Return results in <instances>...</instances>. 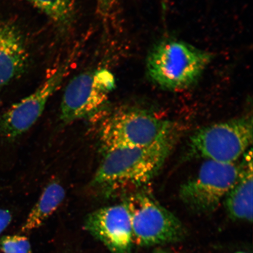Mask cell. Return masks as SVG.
<instances>
[{"instance_id":"9","label":"cell","mask_w":253,"mask_h":253,"mask_svg":"<svg viewBox=\"0 0 253 253\" xmlns=\"http://www.w3.org/2000/svg\"><path fill=\"white\" fill-rule=\"evenodd\" d=\"M84 227L111 253H132L133 235L130 217L125 204L93 211L85 219Z\"/></svg>"},{"instance_id":"4","label":"cell","mask_w":253,"mask_h":253,"mask_svg":"<svg viewBox=\"0 0 253 253\" xmlns=\"http://www.w3.org/2000/svg\"><path fill=\"white\" fill-rule=\"evenodd\" d=\"M253 123L252 117L248 116L198 129L190 138V156L220 163H236L251 148Z\"/></svg>"},{"instance_id":"16","label":"cell","mask_w":253,"mask_h":253,"mask_svg":"<svg viewBox=\"0 0 253 253\" xmlns=\"http://www.w3.org/2000/svg\"><path fill=\"white\" fill-rule=\"evenodd\" d=\"M12 214L10 211L5 209H0V235L10 224Z\"/></svg>"},{"instance_id":"6","label":"cell","mask_w":253,"mask_h":253,"mask_svg":"<svg viewBox=\"0 0 253 253\" xmlns=\"http://www.w3.org/2000/svg\"><path fill=\"white\" fill-rule=\"evenodd\" d=\"M239 164L206 160L196 175L181 186L183 203L196 213L213 212L232 188L238 176Z\"/></svg>"},{"instance_id":"2","label":"cell","mask_w":253,"mask_h":253,"mask_svg":"<svg viewBox=\"0 0 253 253\" xmlns=\"http://www.w3.org/2000/svg\"><path fill=\"white\" fill-rule=\"evenodd\" d=\"M175 141V134H173L149 146L106 150L94 177L93 184H145L160 171L172 150Z\"/></svg>"},{"instance_id":"15","label":"cell","mask_w":253,"mask_h":253,"mask_svg":"<svg viewBox=\"0 0 253 253\" xmlns=\"http://www.w3.org/2000/svg\"><path fill=\"white\" fill-rule=\"evenodd\" d=\"M118 0H96L97 11L103 18H108L112 13Z\"/></svg>"},{"instance_id":"13","label":"cell","mask_w":253,"mask_h":253,"mask_svg":"<svg viewBox=\"0 0 253 253\" xmlns=\"http://www.w3.org/2000/svg\"><path fill=\"white\" fill-rule=\"evenodd\" d=\"M42 11L60 30L66 31L74 23L76 0H25Z\"/></svg>"},{"instance_id":"10","label":"cell","mask_w":253,"mask_h":253,"mask_svg":"<svg viewBox=\"0 0 253 253\" xmlns=\"http://www.w3.org/2000/svg\"><path fill=\"white\" fill-rule=\"evenodd\" d=\"M29 59L20 29L9 22H0V88L24 74Z\"/></svg>"},{"instance_id":"8","label":"cell","mask_w":253,"mask_h":253,"mask_svg":"<svg viewBox=\"0 0 253 253\" xmlns=\"http://www.w3.org/2000/svg\"><path fill=\"white\" fill-rule=\"evenodd\" d=\"M71 63V58L66 60L33 93L0 115V138L14 141L29 130L42 115L47 101L62 83Z\"/></svg>"},{"instance_id":"1","label":"cell","mask_w":253,"mask_h":253,"mask_svg":"<svg viewBox=\"0 0 253 253\" xmlns=\"http://www.w3.org/2000/svg\"><path fill=\"white\" fill-rule=\"evenodd\" d=\"M213 56L184 41L166 39L151 47L146 72L152 83L163 90L180 91L197 84Z\"/></svg>"},{"instance_id":"3","label":"cell","mask_w":253,"mask_h":253,"mask_svg":"<svg viewBox=\"0 0 253 253\" xmlns=\"http://www.w3.org/2000/svg\"><path fill=\"white\" fill-rule=\"evenodd\" d=\"M175 134L172 122L147 110L123 108L104 119L100 141L106 150L149 146Z\"/></svg>"},{"instance_id":"12","label":"cell","mask_w":253,"mask_h":253,"mask_svg":"<svg viewBox=\"0 0 253 253\" xmlns=\"http://www.w3.org/2000/svg\"><path fill=\"white\" fill-rule=\"evenodd\" d=\"M65 195V190L61 183L58 181L50 182L28 214L22 226V232H30L42 226L58 210L64 200Z\"/></svg>"},{"instance_id":"17","label":"cell","mask_w":253,"mask_h":253,"mask_svg":"<svg viewBox=\"0 0 253 253\" xmlns=\"http://www.w3.org/2000/svg\"><path fill=\"white\" fill-rule=\"evenodd\" d=\"M152 253H176L173 252L172 251H169V249H156V251H154Z\"/></svg>"},{"instance_id":"11","label":"cell","mask_w":253,"mask_h":253,"mask_svg":"<svg viewBox=\"0 0 253 253\" xmlns=\"http://www.w3.org/2000/svg\"><path fill=\"white\" fill-rule=\"evenodd\" d=\"M238 176L224 198L229 216L235 220H253V153L252 147L239 164Z\"/></svg>"},{"instance_id":"14","label":"cell","mask_w":253,"mask_h":253,"mask_svg":"<svg viewBox=\"0 0 253 253\" xmlns=\"http://www.w3.org/2000/svg\"><path fill=\"white\" fill-rule=\"evenodd\" d=\"M0 250L4 253H33L29 240L19 235L2 237L0 240Z\"/></svg>"},{"instance_id":"7","label":"cell","mask_w":253,"mask_h":253,"mask_svg":"<svg viewBox=\"0 0 253 253\" xmlns=\"http://www.w3.org/2000/svg\"><path fill=\"white\" fill-rule=\"evenodd\" d=\"M115 85L113 75L107 71H87L76 76L63 93L62 121L68 124L99 112L108 101Z\"/></svg>"},{"instance_id":"5","label":"cell","mask_w":253,"mask_h":253,"mask_svg":"<svg viewBox=\"0 0 253 253\" xmlns=\"http://www.w3.org/2000/svg\"><path fill=\"white\" fill-rule=\"evenodd\" d=\"M124 204L130 217L134 242L138 246L165 245L184 237L181 221L150 194L137 193Z\"/></svg>"},{"instance_id":"18","label":"cell","mask_w":253,"mask_h":253,"mask_svg":"<svg viewBox=\"0 0 253 253\" xmlns=\"http://www.w3.org/2000/svg\"><path fill=\"white\" fill-rule=\"evenodd\" d=\"M243 253V252H238V253Z\"/></svg>"}]
</instances>
